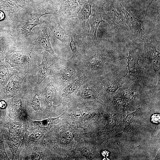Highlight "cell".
Returning <instances> with one entry per match:
<instances>
[{
  "mask_svg": "<svg viewBox=\"0 0 160 160\" xmlns=\"http://www.w3.org/2000/svg\"><path fill=\"white\" fill-rule=\"evenodd\" d=\"M102 155L105 157H107L108 156L109 153V152L107 150H104L103 151L101 152Z\"/></svg>",
  "mask_w": 160,
  "mask_h": 160,
  "instance_id": "40",
  "label": "cell"
},
{
  "mask_svg": "<svg viewBox=\"0 0 160 160\" xmlns=\"http://www.w3.org/2000/svg\"><path fill=\"white\" fill-rule=\"evenodd\" d=\"M116 121L114 118L112 117H109L104 131H109L113 129L116 125Z\"/></svg>",
  "mask_w": 160,
  "mask_h": 160,
  "instance_id": "28",
  "label": "cell"
},
{
  "mask_svg": "<svg viewBox=\"0 0 160 160\" xmlns=\"http://www.w3.org/2000/svg\"><path fill=\"white\" fill-rule=\"evenodd\" d=\"M151 120L153 123L158 124L160 122V116L159 114H155L153 115L151 117Z\"/></svg>",
  "mask_w": 160,
  "mask_h": 160,
  "instance_id": "34",
  "label": "cell"
},
{
  "mask_svg": "<svg viewBox=\"0 0 160 160\" xmlns=\"http://www.w3.org/2000/svg\"><path fill=\"white\" fill-rule=\"evenodd\" d=\"M42 22L45 23L50 29L54 36L62 43L67 44L71 40V33L61 26L57 14L47 15Z\"/></svg>",
  "mask_w": 160,
  "mask_h": 160,
  "instance_id": "9",
  "label": "cell"
},
{
  "mask_svg": "<svg viewBox=\"0 0 160 160\" xmlns=\"http://www.w3.org/2000/svg\"><path fill=\"white\" fill-rule=\"evenodd\" d=\"M20 7L23 8L31 4L33 0H11Z\"/></svg>",
  "mask_w": 160,
  "mask_h": 160,
  "instance_id": "29",
  "label": "cell"
},
{
  "mask_svg": "<svg viewBox=\"0 0 160 160\" xmlns=\"http://www.w3.org/2000/svg\"><path fill=\"white\" fill-rule=\"evenodd\" d=\"M137 111L135 112L130 113L127 115L125 119V127L123 132L126 131L129 128L133 123V120L135 116V114Z\"/></svg>",
  "mask_w": 160,
  "mask_h": 160,
  "instance_id": "25",
  "label": "cell"
},
{
  "mask_svg": "<svg viewBox=\"0 0 160 160\" xmlns=\"http://www.w3.org/2000/svg\"><path fill=\"white\" fill-rule=\"evenodd\" d=\"M20 125L17 123H15L14 124L12 127V130L15 131L18 130L20 129Z\"/></svg>",
  "mask_w": 160,
  "mask_h": 160,
  "instance_id": "37",
  "label": "cell"
},
{
  "mask_svg": "<svg viewBox=\"0 0 160 160\" xmlns=\"http://www.w3.org/2000/svg\"><path fill=\"white\" fill-rule=\"evenodd\" d=\"M7 106L6 102L4 100L0 101V108L1 109H4Z\"/></svg>",
  "mask_w": 160,
  "mask_h": 160,
  "instance_id": "38",
  "label": "cell"
},
{
  "mask_svg": "<svg viewBox=\"0 0 160 160\" xmlns=\"http://www.w3.org/2000/svg\"><path fill=\"white\" fill-rule=\"evenodd\" d=\"M42 132L40 131L34 132L32 134L31 136V138L35 140H38L41 138L43 136Z\"/></svg>",
  "mask_w": 160,
  "mask_h": 160,
  "instance_id": "32",
  "label": "cell"
},
{
  "mask_svg": "<svg viewBox=\"0 0 160 160\" xmlns=\"http://www.w3.org/2000/svg\"><path fill=\"white\" fill-rule=\"evenodd\" d=\"M40 155L37 152L34 153L31 156V159L32 160H39L40 159Z\"/></svg>",
  "mask_w": 160,
  "mask_h": 160,
  "instance_id": "36",
  "label": "cell"
},
{
  "mask_svg": "<svg viewBox=\"0 0 160 160\" xmlns=\"http://www.w3.org/2000/svg\"><path fill=\"white\" fill-rule=\"evenodd\" d=\"M22 101L20 99L17 100L14 103L13 107L15 110L18 111L20 110L22 106Z\"/></svg>",
  "mask_w": 160,
  "mask_h": 160,
  "instance_id": "31",
  "label": "cell"
},
{
  "mask_svg": "<svg viewBox=\"0 0 160 160\" xmlns=\"http://www.w3.org/2000/svg\"><path fill=\"white\" fill-rule=\"evenodd\" d=\"M18 86V79L16 76L13 77L6 87V92L8 95L13 94Z\"/></svg>",
  "mask_w": 160,
  "mask_h": 160,
  "instance_id": "24",
  "label": "cell"
},
{
  "mask_svg": "<svg viewBox=\"0 0 160 160\" xmlns=\"http://www.w3.org/2000/svg\"><path fill=\"white\" fill-rule=\"evenodd\" d=\"M126 46L129 52L128 56L119 60L127 59V65L126 67H128L129 76L136 79L139 82L144 79L146 75L144 68L140 66L138 63L141 52L139 49L129 44H126Z\"/></svg>",
  "mask_w": 160,
  "mask_h": 160,
  "instance_id": "7",
  "label": "cell"
},
{
  "mask_svg": "<svg viewBox=\"0 0 160 160\" xmlns=\"http://www.w3.org/2000/svg\"><path fill=\"white\" fill-rule=\"evenodd\" d=\"M31 105L34 111L38 112L40 111L41 107L40 99L39 94H36L34 96L32 101Z\"/></svg>",
  "mask_w": 160,
  "mask_h": 160,
  "instance_id": "26",
  "label": "cell"
},
{
  "mask_svg": "<svg viewBox=\"0 0 160 160\" xmlns=\"http://www.w3.org/2000/svg\"><path fill=\"white\" fill-rule=\"evenodd\" d=\"M61 115L59 117L55 118H49L47 119L35 122L37 126L40 128H49L51 127L59 120L60 117L62 115Z\"/></svg>",
  "mask_w": 160,
  "mask_h": 160,
  "instance_id": "22",
  "label": "cell"
},
{
  "mask_svg": "<svg viewBox=\"0 0 160 160\" xmlns=\"http://www.w3.org/2000/svg\"><path fill=\"white\" fill-rule=\"evenodd\" d=\"M19 7L11 0H0V10L7 16L11 15Z\"/></svg>",
  "mask_w": 160,
  "mask_h": 160,
  "instance_id": "20",
  "label": "cell"
},
{
  "mask_svg": "<svg viewBox=\"0 0 160 160\" xmlns=\"http://www.w3.org/2000/svg\"><path fill=\"white\" fill-rule=\"evenodd\" d=\"M5 15L4 12L0 10V21L4 20L5 17Z\"/></svg>",
  "mask_w": 160,
  "mask_h": 160,
  "instance_id": "39",
  "label": "cell"
},
{
  "mask_svg": "<svg viewBox=\"0 0 160 160\" xmlns=\"http://www.w3.org/2000/svg\"><path fill=\"white\" fill-rule=\"evenodd\" d=\"M9 70L7 67L4 65H0V77L2 80H4L9 76Z\"/></svg>",
  "mask_w": 160,
  "mask_h": 160,
  "instance_id": "27",
  "label": "cell"
},
{
  "mask_svg": "<svg viewBox=\"0 0 160 160\" xmlns=\"http://www.w3.org/2000/svg\"><path fill=\"white\" fill-rule=\"evenodd\" d=\"M26 40L31 42L37 49L44 50L57 57L50 43L48 27L45 23H40L34 28Z\"/></svg>",
  "mask_w": 160,
  "mask_h": 160,
  "instance_id": "4",
  "label": "cell"
},
{
  "mask_svg": "<svg viewBox=\"0 0 160 160\" xmlns=\"http://www.w3.org/2000/svg\"><path fill=\"white\" fill-rule=\"evenodd\" d=\"M88 79L82 73L77 78L65 86L59 87L61 96L64 98H71L76 95L81 87Z\"/></svg>",
  "mask_w": 160,
  "mask_h": 160,
  "instance_id": "15",
  "label": "cell"
},
{
  "mask_svg": "<svg viewBox=\"0 0 160 160\" xmlns=\"http://www.w3.org/2000/svg\"><path fill=\"white\" fill-rule=\"evenodd\" d=\"M105 21L102 17L101 9H97L92 14L90 28L89 33V42L92 43L98 42L96 36V32L100 24Z\"/></svg>",
  "mask_w": 160,
  "mask_h": 160,
  "instance_id": "17",
  "label": "cell"
},
{
  "mask_svg": "<svg viewBox=\"0 0 160 160\" xmlns=\"http://www.w3.org/2000/svg\"><path fill=\"white\" fill-rule=\"evenodd\" d=\"M82 154L87 159L91 160L92 159L93 155L90 150L86 147H84L81 149Z\"/></svg>",
  "mask_w": 160,
  "mask_h": 160,
  "instance_id": "30",
  "label": "cell"
},
{
  "mask_svg": "<svg viewBox=\"0 0 160 160\" xmlns=\"http://www.w3.org/2000/svg\"><path fill=\"white\" fill-rule=\"evenodd\" d=\"M125 66L115 64L107 72L93 80L103 93L113 95L131 78Z\"/></svg>",
  "mask_w": 160,
  "mask_h": 160,
  "instance_id": "3",
  "label": "cell"
},
{
  "mask_svg": "<svg viewBox=\"0 0 160 160\" xmlns=\"http://www.w3.org/2000/svg\"><path fill=\"white\" fill-rule=\"evenodd\" d=\"M155 73L157 75L158 77V80L157 85H156L154 88L153 90V92L159 90L160 87V71H157Z\"/></svg>",
  "mask_w": 160,
  "mask_h": 160,
  "instance_id": "35",
  "label": "cell"
},
{
  "mask_svg": "<svg viewBox=\"0 0 160 160\" xmlns=\"http://www.w3.org/2000/svg\"><path fill=\"white\" fill-rule=\"evenodd\" d=\"M87 0H60L57 13L64 18L77 16L82 5Z\"/></svg>",
  "mask_w": 160,
  "mask_h": 160,
  "instance_id": "12",
  "label": "cell"
},
{
  "mask_svg": "<svg viewBox=\"0 0 160 160\" xmlns=\"http://www.w3.org/2000/svg\"><path fill=\"white\" fill-rule=\"evenodd\" d=\"M103 159V160H110V159L107 158V157H105Z\"/></svg>",
  "mask_w": 160,
  "mask_h": 160,
  "instance_id": "41",
  "label": "cell"
},
{
  "mask_svg": "<svg viewBox=\"0 0 160 160\" xmlns=\"http://www.w3.org/2000/svg\"><path fill=\"white\" fill-rule=\"evenodd\" d=\"M48 3L33 2L17 9L11 19V35L18 39H26L32 29L40 24L39 19L48 14H57V10Z\"/></svg>",
  "mask_w": 160,
  "mask_h": 160,
  "instance_id": "2",
  "label": "cell"
},
{
  "mask_svg": "<svg viewBox=\"0 0 160 160\" xmlns=\"http://www.w3.org/2000/svg\"><path fill=\"white\" fill-rule=\"evenodd\" d=\"M72 113V116L75 118L80 119H88L93 114V113L91 111L84 109L77 110Z\"/></svg>",
  "mask_w": 160,
  "mask_h": 160,
  "instance_id": "23",
  "label": "cell"
},
{
  "mask_svg": "<svg viewBox=\"0 0 160 160\" xmlns=\"http://www.w3.org/2000/svg\"><path fill=\"white\" fill-rule=\"evenodd\" d=\"M102 17L116 31H119L126 25L124 16L119 13L110 1L105 2L101 8Z\"/></svg>",
  "mask_w": 160,
  "mask_h": 160,
  "instance_id": "8",
  "label": "cell"
},
{
  "mask_svg": "<svg viewBox=\"0 0 160 160\" xmlns=\"http://www.w3.org/2000/svg\"><path fill=\"white\" fill-rule=\"evenodd\" d=\"M141 39L144 42V46L140 54V60L146 69L155 73L160 70V52L153 44V41L149 42L145 35Z\"/></svg>",
  "mask_w": 160,
  "mask_h": 160,
  "instance_id": "6",
  "label": "cell"
},
{
  "mask_svg": "<svg viewBox=\"0 0 160 160\" xmlns=\"http://www.w3.org/2000/svg\"><path fill=\"white\" fill-rule=\"evenodd\" d=\"M94 0H87L79 12L77 17L79 21V26L83 33L89 37L90 26L89 17L92 12V5Z\"/></svg>",
  "mask_w": 160,
  "mask_h": 160,
  "instance_id": "13",
  "label": "cell"
},
{
  "mask_svg": "<svg viewBox=\"0 0 160 160\" xmlns=\"http://www.w3.org/2000/svg\"><path fill=\"white\" fill-rule=\"evenodd\" d=\"M54 80L52 79L48 80L45 87V95L47 103L48 106L51 105L56 89L59 87L57 81Z\"/></svg>",
  "mask_w": 160,
  "mask_h": 160,
  "instance_id": "19",
  "label": "cell"
},
{
  "mask_svg": "<svg viewBox=\"0 0 160 160\" xmlns=\"http://www.w3.org/2000/svg\"><path fill=\"white\" fill-rule=\"evenodd\" d=\"M13 144V148L17 149L20 144V139L17 137H14L11 140Z\"/></svg>",
  "mask_w": 160,
  "mask_h": 160,
  "instance_id": "33",
  "label": "cell"
},
{
  "mask_svg": "<svg viewBox=\"0 0 160 160\" xmlns=\"http://www.w3.org/2000/svg\"><path fill=\"white\" fill-rule=\"evenodd\" d=\"M86 44H85V43L82 42L79 36L71 33V40L69 45L73 55L69 60L74 61L78 58L83 52Z\"/></svg>",
  "mask_w": 160,
  "mask_h": 160,
  "instance_id": "16",
  "label": "cell"
},
{
  "mask_svg": "<svg viewBox=\"0 0 160 160\" xmlns=\"http://www.w3.org/2000/svg\"><path fill=\"white\" fill-rule=\"evenodd\" d=\"M118 57L114 51L98 42L87 43L80 56L74 61L81 73L88 80L95 79L107 72Z\"/></svg>",
  "mask_w": 160,
  "mask_h": 160,
  "instance_id": "1",
  "label": "cell"
},
{
  "mask_svg": "<svg viewBox=\"0 0 160 160\" xmlns=\"http://www.w3.org/2000/svg\"><path fill=\"white\" fill-rule=\"evenodd\" d=\"M120 8L126 19V23L130 29V36L133 39L141 38L145 35L143 20H140L135 16L129 10L125 9L120 3Z\"/></svg>",
  "mask_w": 160,
  "mask_h": 160,
  "instance_id": "10",
  "label": "cell"
},
{
  "mask_svg": "<svg viewBox=\"0 0 160 160\" xmlns=\"http://www.w3.org/2000/svg\"><path fill=\"white\" fill-rule=\"evenodd\" d=\"M79 93L84 100H91L102 104L104 103L102 96L103 93L93 80H88L80 88Z\"/></svg>",
  "mask_w": 160,
  "mask_h": 160,
  "instance_id": "11",
  "label": "cell"
},
{
  "mask_svg": "<svg viewBox=\"0 0 160 160\" xmlns=\"http://www.w3.org/2000/svg\"><path fill=\"white\" fill-rule=\"evenodd\" d=\"M58 63L56 75L59 87L65 86L82 74L76 64L69 59L61 60Z\"/></svg>",
  "mask_w": 160,
  "mask_h": 160,
  "instance_id": "5",
  "label": "cell"
},
{
  "mask_svg": "<svg viewBox=\"0 0 160 160\" xmlns=\"http://www.w3.org/2000/svg\"><path fill=\"white\" fill-rule=\"evenodd\" d=\"M35 54L32 52L14 51L7 55V57L11 63L22 65L28 63Z\"/></svg>",
  "mask_w": 160,
  "mask_h": 160,
  "instance_id": "18",
  "label": "cell"
},
{
  "mask_svg": "<svg viewBox=\"0 0 160 160\" xmlns=\"http://www.w3.org/2000/svg\"><path fill=\"white\" fill-rule=\"evenodd\" d=\"M52 56L46 51L44 53L41 62L38 68L37 84H40L53 69L55 57H53Z\"/></svg>",
  "mask_w": 160,
  "mask_h": 160,
  "instance_id": "14",
  "label": "cell"
},
{
  "mask_svg": "<svg viewBox=\"0 0 160 160\" xmlns=\"http://www.w3.org/2000/svg\"><path fill=\"white\" fill-rule=\"evenodd\" d=\"M74 134L71 130L66 129L60 133L59 136V141L63 145H67L73 140Z\"/></svg>",
  "mask_w": 160,
  "mask_h": 160,
  "instance_id": "21",
  "label": "cell"
}]
</instances>
